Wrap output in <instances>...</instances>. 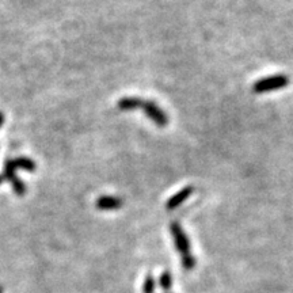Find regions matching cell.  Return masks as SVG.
<instances>
[{
  "label": "cell",
  "instance_id": "obj_1",
  "mask_svg": "<svg viewBox=\"0 0 293 293\" xmlns=\"http://www.w3.org/2000/svg\"><path fill=\"white\" fill-rule=\"evenodd\" d=\"M170 232L171 235H173V238H174L177 250L179 251V254L182 257L183 269H186V270L194 269L195 265H197V261H195L194 257L191 255L190 243H189V239H187L186 234H185L182 228H181V225H179L178 223H171Z\"/></svg>",
  "mask_w": 293,
  "mask_h": 293
},
{
  "label": "cell",
  "instance_id": "obj_2",
  "mask_svg": "<svg viewBox=\"0 0 293 293\" xmlns=\"http://www.w3.org/2000/svg\"><path fill=\"white\" fill-rule=\"evenodd\" d=\"M289 83V79L286 75H276V76H269L265 79H261L254 85L253 91L257 94L269 93V91H274V90H280L286 87Z\"/></svg>",
  "mask_w": 293,
  "mask_h": 293
},
{
  "label": "cell",
  "instance_id": "obj_3",
  "mask_svg": "<svg viewBox=\"0 0 293 293\" xmlns=\"http://www.w3.org/2000/svg\"><path fill=\"white\" fill-rule=\"evenodd\" d=\"M140 109L144 111L145 114L148 115L149 118L152 119L153 122L156 123L157 127H166L167 123H169V118H167L166 113L161 110L156 103L143 101Z\"/></svg>",
  "mask_w": 293,
  "mask_h": 293
},
{
  "label": "cell",
  "instance_id": "obj_4",
  "mask_svg": "<svg viewBox=\"0 0 293 293\" xmlns=\"http://www.w3.org/2000/svg\"><path fill=\"white\" fill-rule=\"evenodd\" d=\"M3 175H5L6 179H10V182H11V185H13L14 187V191H15L19 197H22V195L25 194L26 191L25 183L22 182V179H19L17 175H15V166H14L13 160H9L5 164Z\"/></svg>",
  "mask_w": 293,
  "mask_h": 293
},
{
  "label": "cell",
  "instance_id": "obj_5",
  "mask_svg": "<svg viewBox=\"0 0 293 293\" xmlns=\"http://www.w3.org/2000/svg\"><path fill=\"white\" fill-rule=\"evenodd\" d=\"M122 200H119L113 195H102L97 200V208L101 211H115L121 208Z\"/></svg>",
  "mask_w": 293,
  "mask_h": 293
},
{
  "label": "cell",
  "instance_id": "obj_6",
  "mask_svg": "<svg viewBox=\"0 0 293 293\" xmlns=\"http://www.w3.org/2000/svg\"><path fill=\"white\" fill-rule=\"evenodd\" d=\"M191 194H193V187L187 186L185 187V189H182V190L178 191L177 194L173 195L170 200L167 201V209H169V211H173V209L178 208L179 205L183 204Z\"/></svg>",
  "mask_w": 293,
  "mask_h": 293
},
{
  "label": "cell",
  "instance_id": "obj_7",
  "mask_svg": "<svg viewBox=\"0 0 293 293\" xmlns=\"http://www.w3.org/2000/svg\"><path fill=\"white\" fill-rule=\"evenodd\" d=\"M143 99L137 97H125L118 102V107L121 110H136L140 109Z\"/></svg>",
  "mask_w": 293,
  "mask_h": 293
},
{
  "label": "cell",
  "instance_id": "obj_8",
  "mask_svg": "<svg viewBox=\"0 0 293 293\" xmlns=\"http://www.w3.org/2000/svg\"><path fill=\"white\" fill-rule=\"evenodd\" d=\"M13 163L14 166H15V169H17V167H21V169L27 171L35 170V163L33 160L27 159V157H18V159H14Z\"/></svg>",
  "mask_w": 293,
  "mask_h": 293
},
{
  "label": "cell",
  "instance_id": "obj_9",
  "mask_svg": "<svg viewBox=\"0 0 293 293\" xmlns=\"http://www.w3.org/2000/svg\"><path fill=\"white\" fill-rule=\"evenodd\" d=\"M159 285H160L161 289H164V290H169L171 288V285H173V277L169 272H163L159 277Z\"/></svg>",
  "mask_w": 293,
  "mask_h": 293
},
{
  "label": "cell",
  "instance_id": "obj_10",
  "mask_svg": "<svg viewBox=\"0 0 293 293\" xmlns=\"http://www.w3.org/2000/svg\"><path fill=\"white\" fill-rule=\"evenodd\" d=\"M155 286H156L155 278H153L152 276L145 277L144 285H143V292L144 293H153L155 292Z\"/></svg>",
  "mask_w": 293,
  "mask_h": 293
},
{
  "label": "cell",
  "instance_id": "obj_11",
  "mask_svg": "<svg viewBox=\"0 0 293 293\" xmlns=\"http://www.w3.org/2000/svg\"><path fill=\"white\" fill-rule=\"evenodd\" d=\"M3 122H5V117H3V114L0 113V127L3 125Z\"/></svg>",
  "mask_w": 293,
  "mask_h": 293
},
{
  "label": "cell",
  "instance_id": "obj_12",
  "mask_svg": "<svg viewBox=\"0 0 293 293\" xmlns=\"http://www.w3.org/2000/svg\"><path fill=\"white\" fill-rule=\"evenodd\" d=\"M5 179H6V178H5V175H3V174L0 175V183L3 182V181H5Z\"/></svg>",
  "mask_w": 293,
  "mask_h": 293
},
{
  "label": "cell",
  "instance_id": "obj_13",
  "mask_svg": "<svg viewBox=\"0 0 293 293\" xmlns=\"http://www.w3.org/2000/svg\"><path fill=\"white\" fill-rule=\"evenodd\" d=\"M0 293H3V289H2V288H0Z\"/></svg>",
  "mask_w": 293,
  "mask_h": 293
}]
</instances>
